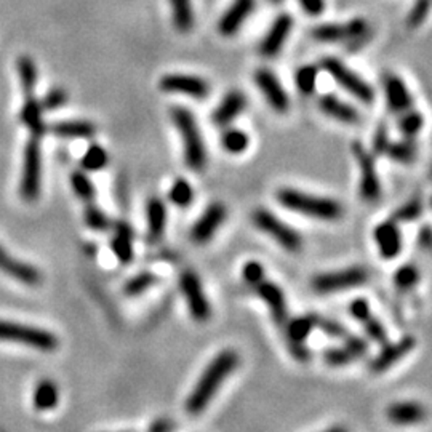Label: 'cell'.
Masks as SVG:
<instances>
[{"label": "cell", "mask_w": 432, "mask_h": 432, "mask_svg": "<svg viewBox=\"0 0 432 432\" xmlns=\"http://www.w3.org/2000/svg\"><path fill=\"white\" fill-rule=\"evenodd\" d=\"M240 357L234 349H223L218 353L210 364L207 365L204 373L200 374L199 381L195 383L192 393L186 400V412L189 414H200L210 405L213 397L218 394L224 381L239 367Z\"/></svg>", "instance_id": "obj_1"}, {"label": "cell", "mask_w": 432, "mask_h": 432, "mask_svg": "<svg viewBox=\"0 0 432 432\" xmlns=\"http://www.w3.org/2000/svg\"><path fill=\"white\" fill-rule=\"evenodd\" d=\"M314 324L315 328H320L322 332L333 338H344L349 333L341 324H339V322L333 319H327V317H322L319 314H314Z\"/></svg>", "instance_id": "obj_47"}, {"label": "cell", "mask_w": 432, "mask_h": 432, "mask_svg": "<svg viewBox=\"0 0 432 432\" xmlns=\"http://www.w3.org/2000/svg\"><path fill=\"white\" fill-rule=\"evenodd\" d=\"M169 199L173 205L180 207V209H186V207L191 205L194 200L192 184L188 180H184V178H178V180H175L171 184L169 191Z\"/></svg>", "instance_id": "obj_36"}, {"label": "cell", "mask_w": 432, "mask_h": 432, "mask_svg": "<svg viewBox=\"0 0 432 432\" xmlns=\"http://www.w3.org/2000/svg\"><path fill=\"white\" fill-rule=\"evenodd\" d=\"M353 152L360 170V186H359L360 199L364 202H368V204H373V202H377L379 197H381L383 192L381 181H379L377 171V164H374V155L372 152H368L360 143L353 144Z\"/></svg>", "instance_id": "obj_10"}, {"label": "cell", "mask_w": 432, "mask_h": 432, "mask_svg": "<svg viewBox=\"0 0 432 432\" xmlns=\"http://www.w3.org/2000/svg\"><path fill=\"white\" fill-rule=\"evenodd\" d=\"M373 240L378 247L379 256L384 259H394L402 251V233L395 220H386L377 224L373 229Z\"/></svg>", "instance_id": "obj_18"}, {"label": "cell", "mask_w": 432, "mask_h": 432, "mask_svg": "<svg viewBox=\"0 0 432 432\" xmlns=\"http://www.w3.org/2000/svg\"><path fill=\"white\" fill-rule=\"evenodd\" d=\"M354 360H355V357L348 348H346V344L335 346V348H328L324 351V362L328 367H333V368L346 367Z\"/></svg>", "instance_id": "obj_44"}, {"label": "cell", "mask_w": 432, "mask_h": 432, "mask_svg": "<svg viewBox=\"0 0 432 432\" xmlns=\"http://www.w3.org/2000/svg\"><path fill=\"white\" fill-rule=\"evenodd\" d=\"M431 10V0H414L410 13L407 16L408 27L417 29L423 25L426 18L429 16Z\"/></svg>", "instance_id": "obj_46"}, {"label": "cell", "mask_w": 432, "mask_h": 432, "mask_svg": "<svg viewBox=\"0 0 432 432\" xmlns=\"http://www.w3.org/2000/svg\"><path fill=\"white\" fill-rule=\"evenodd\" d=\"M393 280L394 285L397 287V290L408 292L417 287V284L419 282V270L414 264H403V266H400L394 273Z\"/></svg>", "instance_id": "obj_40"}, {"label": "cell", "mask_w": 432, "mask_h": 432, "mask_svg": "<svg viewBox=\"0 0 432 432\" xmlns=\"http://www.w3.org/2000/svg\"><path fill=\"white\" fill-rule=\"evenodd\" d=\"M313 36L319 42H348L353 45L351 50H359L362 44H365L368 36H370V26H368V22L364 18H354L344 22V25H339V22H324V25L314 27Z\"/></svg>", "instance_id": "obj_7"}, {"label": "cell", "mask_w": 432, "mask_h": 432, "mask_svg": "<svg viewBox=\"0 0 432 432\" xmlns=\"http://www.w3.org/2000/svg\"><path fill=\"white\" fill-rule=\"evenodd\" d=\"M256 0H234L218 21V31L223 37H233L237 34L249 16L255 11Z\"/></svg>", "instance_id": "obj_19"}, {"label": "cell", "mask_w": 432, "mask_h": 432, "mask_svg": "<svg viewBox=\"0 0 432 432\" xmlns=\"http://www.w3.org/2000/svg\"><path fill=\"white\" fill-rule=\"evenodd\" d=\"M322 432H349L348 428H344V426H332V428H328Z\"/></svg>", "instance_id": "obj_54"}, {"label": "cell", "mask_w": 432, "mask_h": 432, "mask_svg": "<svg viewBox=\"0 0 432 432\" xmlns=\"http://www.w3.org/2000/svg\"><path fill=\"white\" fill-rule=\"evenodd\" d=\"M173 431V423L169 418H159L149 426V432H171Z\"/></svg>", "instance_id": "obj_52"}, {"label": "cell", "mask_w": 432, "mask_h": 432, "mask_svg": "<svg viewBox=\"0 0 432 432\" xmlns=\"http://www.w3.org/2000/svg\"><path fill=\"white\" fill-rule=\"evenodd\" d=\"M391 144V140H389V130H388V125H386L384 122H381L378 125L377 131H374L373 135V143H372V154L373 155H384L386 151H388Z\"/></svg>", "instance_id": "obj_49"}, {"label": "cell", "mask_w": 432, "mask_h": 432, "mask_svg": "<svg viewBox=\"0 0 432 432\" xmlns=\"http://www.w3.org/2000/svg\"><path fill=\"white\" fill-rule=\"evenodd\" d=\"M424 126V115L417 111V109H407V111L400 112L399 117V130L403 138H417L421 133Z\"/></svg>", "instance_id": "obj_35"}, {"label": "cell", "mask_w": 432, "mask_h": 432, "mask_svg": "<svg viewBox=\"0 0 432 432\" xmlns=\"http://www.w3.org/2000/svg\"><path fill=\"white\" fill-rule=\"evenodd\" d=\"M159 86L165 93L186 95L192 100H205L210 95V84L204 77L194 76V74H165L160 79Z\"/></svg>", "instance_id": "obj_12"}, {"label": "cell", "mask_w": 432, "mask_h": 432, "mask_svg": "<svg viewBox=\"0 0 432 432\" xmlns=\"http://www.w3.org/2000/svg\"><path fill=\"white\" fill-rule=\"evenodd\" d=\"M111 250L120 264H130L133 261V230L126 223L115 224V235L111 240Z\"/></svg>", "instance_id": "obj_26"}, {"label": "cell", "mask_w": 432, "mask_h": 432, "mask_svg": "<svg viewBox=\"0 0 432 432\" xmlns=\"http://www.w3.org/2000/svg\"><path fill=\"white\" fill-rule=\"evenodd\" d=\"M431 242H432V234H431V228L424 226L421 230H419L418 234V244L423 247L424 250L431 249Z\"/></svg>", "instance_id": "obj_53"}, {"label": "cell", "mask_w": 432, "mask_h": 432, "mask_svg": "<svg viewBox=\"0 0 432 432\" xmlns=\"http://www.w3.org/2000/svg\"><path fill=\"white\" fill-rule=\"evenodd\" d=\"M253 80L261 91L264 100L273 107V111L277 114H285L290 109V98H288L287 90L279 80V77L268 67H259L253 74Z\"/></svg>", "instance_id": "obj_13"}, {"label": "cell", "mask_w": 432, "mask_h": 432, "mask_svg": "<svg viewBox=\"0 0 432 432\" xmlns=\"http://www.w3.org/2000/svg\"><path fill=\"white\" fill-rule=\"evenodd\" d=\"M386 155L395 164L410 165L418 159V144L414 138H403L400 141L391 143Z\"/></svg>", "instance_id": "obj_31"}, {"label": "cell", "mask_w": 432, "mask_h": 432, "mask_svg": "<svg viewBox=\"0 0 432 432\" xmlns=\"http://www.w3.org/2000/svg\"><path fill=\"white\" fill-rule=\"evenodd\" d=\"M251 221L255 226L269 235L270 239L277 244L288 253H298L303 249V237L296 229L280 220L279 216H275L273 211L266 209H256L251 215Z\"/></svg>", "instance_id": "obj_6"}, {"label": "cell", "mask_w": 432, "mask_h": 432, "mask_svg": "<svg viewBox=\"0 0 432 432\" xmlns=\"http://www.w3.org/2000/svg\"><path fill=\"white\" fill-rule=\"evenodd\" d=\"M242 277H244V282L247 285L253 288L266 277V273H264L263 264L259 261H249L247 264H244V268H242Z\"/></svg>", "instance_id": "obj_48"}, {"label": "cell", "mask_w": 432, "mask_h": 432, "mask_svg": "<svg viewBox=\"0 0 432 432\" xmlns=\"http://www.w3.org/2000/svg\"><path fill=\"white\" fill-rule=\"evenodd\" d=\"M0 341L29 346L44 353H50L58 348V338L51 332L2 319H0Z\"/></svg>", "instance_id": "obj_5"}, {"label": "cell", "mask_w": 432, "mask_h": 432, "mask_svg": "<svg viewBox=\"0 0 432 432\" xmlns=\"http://www.w3.org/2000/svg\"><path fill=\"white\" fill-rule=\"evenodd\" d=\"M21 120L25 122L34 136H42L45 131V125L42 122V105L32 95L27 96L25 106L21 109Z\"/></svg>", "instance_id": "obj_32"}, {"label": "cell", "mask_w": 432, "mask_h": 432, "mask_svg": "<svg viewBox=\"0 0 432 432\" xmlns=\"http://www.w3.org/2000/svg\"><path fill=\"white\" fill-rule=\"evenodd\" d=\"M304 13L309 16H319L325 11V0H298Z\"/></svg>", "instance_id": "obj_51"}, {"label": "cell", "mask_w": 432, "mask_h": 432, "mask_svg": "<svg viewBox=\"0 0 432 432\" xmlns=\"http://www.w3.org/2000/svg\"><path fill=\"white\" fill-rule=\"evenodd\" d=\"M314 328V314H306L293 317V319L288 317V320L285 322V325L282 327V330L285 332L288 344H304Z\"/></svg>", "instance_id": "obj_27"}, {"label": "cell", "mask_w": 432, "mask_h": 432, "mask_svg": "<svg viewBox=\"0 0 432 432\" xmlns=\"http://www.w3.org/2000/svg\"><path fill=\"white\" fill-rule=\"evenodd\" d=\"M319 107L328 117L338 120L339 124L344 125H355L359 124L360 114L354 106H351L349 103L343 101L341 98H338L333 93H327L319 100Z\"/></svg>", "instance_id": "obj_23"}, {"label": "cell", "mask_w": 432, "mask_h": 432, "mask_svg": "<svg viewBox=\"0 0 432 432\" xmlns=\"http://www.w3.org/2000/svg\"><path fill=\"white\" fill-rule=\"evenodd\" d=\"M71 186L74 189V192L77 194V197H80L84 202H93L96 194L95 186L86 173L74 171L71 175Z\"/></svg>", "instance_id": "obj_42"}, {"label": "cell", "mask_w": 432, "mask_h": 432, "mask_svg": "<svg viewBox=\"0 0 432 432\" xmlns=\"http://www.w3.org/2000/svg\"><path fill=\"white\" fill-rule=\"evenodd\" d=\"M368 277L370 274L364 266H349L315 275L310 282V287L319 295H332V293L348 292L364 285Z\"/></svg>", "instance_id": "obj_8"}, {"label": "cell", "mask_w": 432, "mask_h": 432, "mask_svg": "<svg viewBox=\"0 0 432 432\" xmlns=\"http://www.w3.org/2000/svg\"><path fill=\"white\" fill-rule=\"evenodd\" d=\"M171 10V21L178 32H191L195 25V13L192 0H169Z\"/></svg>", "instance_id": "obj_28"}, {"label": "cell", "mask_w": 432, "mask_h": 432, "mask_svg": "<svg viewBox=\"0 0 432 432\" xmlns=\"http://www.w3.org/2000/svg\"><path fill=\"white\" fill-rule=\"evenodd\" d=\"M166 221H169V211L162 199L152 197L146 204V233L151 242H159L164 237Z\"/></svg>", "instance_id": "obj_25"}, {"label": "cell", "mask_w": 432, "mask_h": 432, "mask_svg": "<svg viewBox=\"0 0 432 432\" xmlns=\"http://www.w3.org/2000/svg\"><path fill=\"white\" fill-rule=\"evenodd\" d=\"M293 26H295L293 16L288 13H280L268 29L261 44H259V53H261V56L269 58V60L277 56L284 50V45L287 44L288 37H290Z\"/></svg>", "instance_id": "obj_15"}, {"label": "cell", "mask_w": 432, "mask_h": 432, "mask_svg": "<svg viewBox=\"0 0 432 432\" xmlns=\"http://www.w3.org/2000/svg\"><path fill=\"white\" fill-rule=\"evenodd\" d=\"M51 131L60 138L67 140H86L93 138L96 133V126L85 120H67V122H58L51 126Z\"/></svg>", "instance_id": "obj_29"}, {"label": "cell", "mask_w": 432, "mask_h": 432, "mask_svg": "<svg viewBox=\"0 0 432 432\" xmlns=\"http://www.w3.org/2000/svg\"><path fill=\"white\" fill-rule=\"evenodd\" d=\"M383 89L386 96V105L391 112L400 114L413 106V98L407 84L395 76V74H386L383 79Z\"/></svg>", "instance_id": "obj_20"}, {"label": "cell", "mask_w": 432, "mask_h": 432, "mask_svg": "<svg viewBox=\"0 0 432 432\" xmlns=\"http://www.w3.org/2000/svg\"><path fill=\"white\" fill-rule=\"evenodd\" d=\"M180 290L192 319L197 322L209 320L211 317L210 301L205 295L199 275L194 270H183L180 275Z\"/></svg>", "instance_id": "obj_9"}, {"label": "cell", "mask_w": 432, "mask_h": 432, "mask_svg": "<svg viewBox=\"0 0 432 432\" xmlns=\"http://www.w3.org/2000/svg\"><path fill=\"white\" fill-rule=\"evenodd\" d=\"M275 199L284 209L313 220L336 221L344 213L343 205L335 199L303 192L293 188H280L275 192Z\"/></svg>", "instance_id": "obj_2"}, {"label": "cell", "mask_w": 432, "mask_h": 432, "mask_svg": "<svg viewBox=\"0 0 432 432\" xmlns=\"http://www.w3.org/2000/svg\"><path fill=\"white\" fill-rule=\"evenodd\" d=\"M250 146V136L240 129H228L221 135V148L230 155L244 154Z\"/></svg>", "instance_id": "obj_33"}, {"label": "cell", "mask_w": 432, "mask_h": 432, "mask_svg": "<svg viewBox=\"0 0 432 432\" xmlns=\"http://www.w3.org/2000/svg\"><path fill=\"white\" fill-rule=\"evenodd\" d=\"M228 216V209L223 202H213L197 218L191 228V239L195 244L204 245L215 237Z\"/></svg>", "instance_id": "obj_14"}, {"label": "cell", "mask_w": 432, "mask_h": 432, "mask_svg": "<svg viewBox=\"0 0 432 432\" xmlns=\"http://www.w3.org/2000/svg\"><path fill=\"white\" fill-rule=\"evenodd\" d=\"M423 210L424 205L421 197H413L394 211L393 220H395L397 223H410L418 220V218L423 215Z\"/></svg>", "instance_id": "obj_41"}, {"label": "cell", "mask_w": 432, "mask_h": 432, "mask_svg": "<svg viewBox=\"0 0 432 432\" xmlns=\"http://www.w3.org/2000/svg\"><path fill=\"white\" fill-rule=\"evenodd\" d=\"M40 180H42V157H40L39 140L34 136L26 144L21 178V197L26 202H36L39 199Z\"/></svg>", "instance_id": "obj_11"}, {"label": "cell", "mask_w": 432, "mask_h": 432, "mask_svg": "<svg viewBox=\"0 0 432 432\" xmlns=\"http://www.w3.org/2000/svg\"><path fill=\"white\" fill-rule=\"evenodd\" d=\"M426 408L419 402L402 400L394 402L386 408V418L395 426H413L426 419Z\"/></svg>", "instance_id": "obj_21"}, {"label": "cell", "mask_w": 432, "mask_h": 432, "mask_svg": "<svg viewBox=\"0 0 432 432\" xmlns=\"http://www.w3.org/2000/svg\"><path fill=\"white\" fill-rule=\"evenodd\" d=\"M107 162H109V155L106 152V149L100 146V144H91L82 157V169L86 171H98L105 169Z\"/></svg>", "instance_id": "obj_39"}, {"label": "cell", "mask_w": 432, "mask_h": 432, "mask_svg": "<svg viewBox=\"0 0 432 432\" xmlns=\"http://www.w3.org/2000/svg\"><path fill=\"white\" fill-rule=\"evenodd\" d=\"M18 74L22 90L27 96H31L37 85V67L29 56H21L18 60Z\"/></svg>", "instance_id": "obj_38"}, {"label": "cell", "mask_w": 432, "mask_h": 432, "mask_svg": "<svg viewBox=\"0 0 432 432\" xmlns=\"http://www.w3.org/2000/svg\"><path fill=\"white\" fill-rule=\"evenodd\" d=\"M251 290H255L259 299H261V301L269 308V313L273 315L275 324H277L280 328L284 327L285 322L288 320V309H287V299L284 292H282V288L277 284H274V282H270L264 277L258 285L253 287Z\"/></svg>", "instance_id": "obj_17"}, {"label": "cell", "mask_w": 432, "mask_h": 432, "mask_svg": "<svg viewBox=\"0 0 432 432\" xmlns=\"http://www.w3.org/2000/svg\"><path fill=\"white\" fill-rule=\"evenodd\" d=\"M319 67L314 65H304L298 67L295 74L296 89L301 95H313L317 86V79H319Z\"/></svg>", "instance_id": "obj_37"}, {"label": "cell", "mask_w": 432, "mask_h": 432, "mask_svg": "<svg viewBox=\"0 0 432 432\" xmlns=\"http://www.w3.org/2000/svg\"><path fill=\"white\" fill-rule=\"evenodd\" d=\"M171 120L181 136L184 164L194 171H202L207 165V146L194 114L184 106L171 107Z\"/></svg>", "instance_id": "obj_3"}, {"label": "cell", "mask_w": 432, "mask_h": 432, "mask_svg": "<svg viewBox=\"0 0 432 432\" xmlns=\"http://www.w3.org/2000/svg\"><path fill=\"white\" fill-rule=\"evenodd\" d=\"M360 324H362V327L365 328L367 335L370 336L374 343H378V344L383 346L384 343L389 341L388 332H386L384 325L377 319V317H374L373 313L368 314L365 319H362Z\"/></svg>", "instance_id": "obj_45"}, {"label": "cell", "mask_w": 432, "mask_h": 432, "mask_svg": "<svg viewBox=\"0 0 432 432\" xmlns=\"http://www.w3.org/2000/svg\"><path fill=\"white\" fill-rule=\"evenodd\" d=\"M247 107V98L239 90H233L224 95L220 105L211 114V122L218 126H228L233 124Z\"/></svg>", "instance_id": "obj_22"}, {"label": "cell", "mask_w": 432, "mask_h": 432, "mask_svg": "<svg viewBox=\"0 0 432 432\" xmlns=\"http://www.w3.org/2000/svg\"><path fill=\"white\" fill-rule=\"evenodd\" d=\"M414 346H417V341H414V338L407 335L402 336L400 339H397L394 343H384L383 349L379 351V353L373 357L370 368L373 373H383L388 372L391 367L395 365L397 362H400L403 357H407L408 354L412 353L414 349Z\"/></svg>", "instance_id": "obj_16"}, {"label": "cell", "mask_w": 432, "mask_h": 432, "mask_svg": "<svg viewBox=\"0 0 432 432\" xmlns=\"http://www.w3.org/2000/svg\"><path fill=\"white\" fill-rule=\"evenodd\" d=\"M269 2H273V4H280L282 0H269Z\"/></svg>", "instance_id": "obj_55"}, {"label": "cell", "mask_w": 432, "mask_h": 432, "mask_svg": "<svg viewBox=\"0 0 432 432\" xmlns=\"http://www.w3.org/2000/svg\"><path fill=\"white\" fill-rule=\"evenodd\" d=\"M67 101V93L63 89H53L50 90L47 96L44 98V101L40 103L42 105V109H50V111H53V109L61 107L63 105H66Z\"/></svg>", "instance_id": "obj_50"}, {"label": "cell", "mask_w": 432, "mask_h": 432, "mask_svg": "<svg viewBox=\"0 0 432 432\" xmlns=\"http://www.w3.org/2000/svg\"><path fill=\"white\" fill-rule=\"evenodd\" d=\"M58 400H60V391L51 379H42L34 389L32 403L39 412L53 410L58 405Z\"/></svg>", "instance_id": "obj_30"}, {"label": "cell", "mask_w": 432, "mask_h": 432, "mask_svg": "<svg viewBox=\"0 0 432 432\" xmlns=\"http://www.w3.org/2000/svg\"><path fill=\"white\" fill-rule=\"evenodd\" d=\"M320 69L335 80L343 90L348 91L351 96H354L357 101L364 103V105H372L374 101L373 86L365 79H362L355 71H353L348 65H344L341 60H338V58H324L320 61Z\"/></svg>", "instance_id": "obj_4"}, {"label": "cell", "mask_w": 432, "mask_h": 432, "mask_svg": "<svg viewBox=\"0 0 432 432\" xmlns=\"http://www.w3.org/2000/svg\"><path fill=\"white\" fill-rule=\"evenodd\" d=\"M157 282H159L157 274L151 273V270H143V273L136 274L131 279L126 280V284L124 285V293L126 296L131 298L141 296L148 290H151Z\"/></svg>", "instance_id": "obj_34"}, {"label": "cell", "mask_w": 432, "mask_h": 432, "mask_svg": "<svg viewBox=\"0 0 432 432\" xmlns=\"http://www.w3.org/2000/svg\"><path fill=\"white\" fill-rule=\"evenodd\" d=\"M84 220H85L86 226H89L90 229L100 230V233L111 228V220H109L106 213L103 211L100 207L91 204V202H89V205H86L85 213H84Z\"/></svg>", "instance_id": "obj_43"}, {"label": "cell", "mask_w": 432, "mask_h": 432, "mask_svg": "<svg viewBox=\"0 0 432 432\" xmlns=\"http://www.w3.org/2000/svg\"><path fill=\"white\" fill-rule=\"evenodd\" d=\"M0 270L26 285H37L40 282V273L36 268L13 258L4 247H0Z\"/></svg>", "instance_id": "obj_24"}]
</instances>
